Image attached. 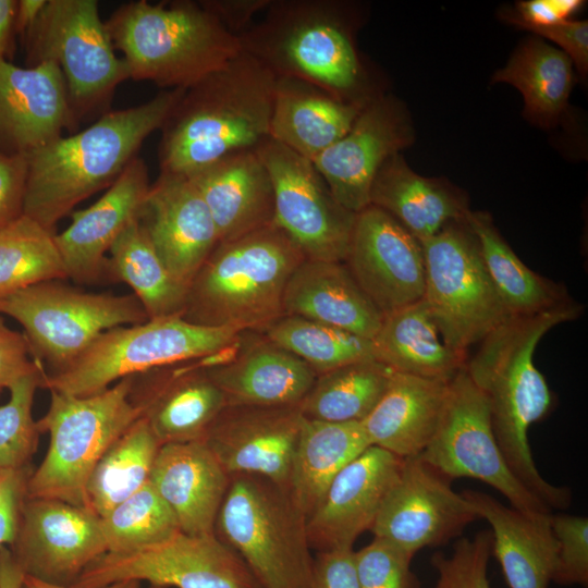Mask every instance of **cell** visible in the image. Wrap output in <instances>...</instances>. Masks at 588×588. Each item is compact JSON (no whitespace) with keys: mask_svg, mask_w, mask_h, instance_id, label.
Returning <instances> with one entry per match:
<instances>
[{"mask_svg":"<svg viewBox=\"0 0 588 588\" xmlns=\"http://www.w3.org/2000/svg\"><path fill=\"white\" fill-rule=\"evenodd\" d=\"M413 555L397 546L378 538L354 550L358 588H421L412 571Z\"/></svg>","mask_w":588,"mask_h":588,"instance_id":"46","label":"cell"},{"mask_svg":"<svg viewBox=\"0 0 588 588\" xmlns=\"http://www.w3.org/2000/svg\"><path fill=\"white\" fill-rule=\"evenodd\" d=\"M413 140L406 107L382 94L364 107L341 139L311 162L335 199L357 213L369 206L370 188L381 166Z\"/></svg>","mask_w":588,"mask_h":588,"instance_id":"19","label":"cell"},{"mask_svg":"<svg viewBox=\"0 0 588 588\" xmlns=\"http://www.w3.org/2000/svg\"><path fill=\"white\" fill-rule=\"evenodd\" d=\"M354 5L339 0H271L238 35L242 51L275 77L315 85L340 100L367 105L383 93L355 44Z\"/></svg>","mask_w":588,"mask_h":588,"instance_id":"4","label":"cell"},{"mask_svg":"<svg viewBox=\"0 0 588 588\" xmlns=\"http://www.w3.org/2000/svg\"><path fill=\"white\" fill-rule=\"evenodd\" d=\"M581 0H527L516 5L519 19L514 22L524 28L542 27L568 21L581 7Z\"/></svg>","mask_w":588,"mask_h":588,"instance_id":"53","label":"cell"},{"mask_svg":"<svg viewBox=\"0 0 588 588\" xmlns=\"http://www.w3.org/2000/svg\"><path fill=\"white\" fill-rule=\"evenodd\" d=\"M47 0H17L15 34L24 37L39 17Z\"/></svg>","mask_w":588,"mask_h":588,"instance_id":"56","label":"cell"},{"mask_svg":"<svg viewBox=\"0 0 588 588\" xmlns=\"http://www.w3.org/2000/svg\"><path fill=\"white\" fill-rule=\"evenodd\" d=\"M46 373L40 371L16 381L9 389L10 400L0 406V471L30 466L40 436L33 418V402Z\"/></svg>","mask_w":588,"mask_h":588,"instance_id":"44","label":"cell"},{"mask_svg":"<svg viewBox=\"0 0 588 588\" xmlns=\"http://www.w3.org/2000/svg\"><path fill=\"white\" fill-rule=\"evenodd\" d=\"M100 524L107 552L111 553L156 544L181 530L174 513L150 481L101 516Z\"/></svg>","mask_w":588,"mask_h":588,"instance_id":"43","label":"cell"},{"mask_svg":"<svg viewBox=\"0 0 588 588\" xmlns=\"http://www.w3.org/2000/svg\"><path fill=\"white\" fill-rule=\"evenodd\" d=\"M240 334L195 324L181 316L112 328L64 369L46 373L41 388L91 395L128 376L217 356L232 347Z\"/></svg>","mask_w":588,"mask_h":588,"instance_id":"9","label":"cell"},{"mask_svg":"<svg viewBox=\"0 0 588 588\" xmlns=\"http://www.w3.org/2000/svg\"><path fill=\"white\" fill-rule=\"evenodd\" d=\"M122 580L163 588H261L238 554L215 532L181 530L135 551L100 555L72 587L98 588Z\"/></svg>","mask_w":588,"mask_h":588,"instance_id":"14","label":"cell"},{"mask_svg":"<svg viewBox=\"0 0 588 588\" xmlns=\"http://www.w3.org/2000/svg\"><path fill=\"white\" fill-rule=\"evenodd\" d=\"M54 234L25 215L0 229V295L66 279Z\"/></svg>","mask_w":588,"mask_h":588,"instance_id":"42","label":"cell"},{"mask_svg":"<svg viewBox=\"0 0 588 588\" xmlns=\"http://www.w3.org/2000/svg\"><path fill=\"white\" fill-rule=\"evenodd\" d=\"M492 532L485 529L473 538L456 540L451 554L436 552L430 563L438 574L433 588H490L488 564Z\"/></svg>","mask_w":588,"mask_h":588,"instance_id":"45","label":"cell"},{"mask_svg":"<svg viewBox=\"0 0 588 588\" xmlns=\"http://www.w3.org/2000/svg\"><path fill=\"white\" fill-rule=\"evenodd\" d=\"M449 381L393 371L383 395L360 421L370 445L401 458L421 454L439 427Z\"/></svg>","mask_w":588,"mask_h":588,"instance_id":"30","label":"cell"},{"mask_svg":"<svg viewBox=\"0 0 588 588\" xmlns=\"http://www.w3.org/2000/svg\"><path fill=\"white\" fill-rule=\"evenodd\" d=\"M109 253L107 269L133 290L149 319L182 315L187 286L167 269L139 217L126 225Z\"/></svg>","mask_w":588,"mask_h":588,"instance_id":"38","label":"cell"},{"mask_svg":"<svg viewBox=\"0 0 588 588\" xmlns=\"http://www.w3.org/2000/svg\"><path fill=\"white\" fill-rule=\"evenodd\" d=\"M149 588H163V587L150 586Z\"/></svg>","mask_w":588,"mask_h":588,"instance_id":"59","label":"cell"},{"mask_svg":"<svg viewBox=\"0 0 588 588\" xmlns=\"http://www.w3.org/2000/svg\"><path fill=\"white\" fill-rule=\"evenodd\" d=\"M257 151L273 185V222L307 259L344 261L356 213L335 199L310 160L271 138Z\"/></svg>","mask_w":588,"mask_h":588,"instance_id":"15","label":"cell"},{"mask_svg":"<svg viewBox=\"0 0 588 588\" xmlns=\"http://www.w3.org/2000/svg\"><path fill=\"white\" fill-rule=\"evenodd\" d=\"M185 176L207 204L219 242L273 223V185L257 147L225 155Z\"/></svg>","mask_w":588,"mask_h":588,"instance_id":"27","label":"cell"},{"mask_svg":"<svg viewBox=\"0 0 588 588\" xmlns=\"http://www.w3.org/2000/svg\"><path fill=\"white\" fill-rule=\"evenodd\" d=\"M310 588H358L354 549L317 552Z\"/></svg>","mask_w":588,"mask_h":588,"instance_id":"51","label":"cell"},{"mask_svg":"<svg viewBox=\"0 0 588 588\" xmlns=\"http://www.w3.org/2000/svg\"><path fill=\"white\" fill-rule=\"evenodd\" d=\"M9 549L26 576L73 586L82 572L107 552V544L100 517L88 507L26 497Z\"/></svg>","mask_w":588,"mask_h":588,"instance_id":"17","label":"cell"},{"mask_svg":"<svg viewBox=\"0 0 588 588\" xmlns=\"http://www.w3.org/2000/svg\"><path fill=\"white\" fill-rule=\"evenodd\" d=\"M184 90L163 89L145 103L109 110L88 127L28 154L24 215L54 232L76 205L114 183Z\"/></svg>","mask_w":588,"mask_h":588,"instance_id":"2","label":"cell"},{"mask_svg":"<svg viewBox=\"0 0 588 588\" xmlns=\"http://www.w3.org/2000/svg\"><path fill=\"white\" fill-rule=\"evenodd\" d=\"M22 588H74V587L52 585V584H48L46 581L25 575ZM98 588H140V581L122 580V581H117L110 585L101 586Z\"/></svg>","mask_w":588,"mask_h":588,"instance_id":"58","label":"cell"},{"mask_svg":"<svg viewBox=\"0 0 588 588\" xmlns=\"http://www.w3.org/2000/svg\"><path fill=\"white\" fill-rule=\"evenodd\" d=\"M369 205L391 215L419 242L463 220L469 210L461 191L417 174L401 154L390 157L377 172Z\"/></svg>","mask_w":588,"mask_h":588,"instance_id":"33","label":"cell"},{"mask_svg":"<svg viewBox=\"0 0 588 588\" xmlns=\"http://www.w3.org/2000/svg\"><path fill=\"white\" fill-rule=\"evenodd\" d=\"M231 477L203 441L160 446L149 481L189 535L215 532Z\"/></svg>","mask_w":588,"mask_h":588,"instance_id":"28","label":"cell"},{"mask_svg":"<svg viewBox=\"0 0 588 588\" xmlns=\"http://www.w3.org/2000/svg\"><path fill=\"white\" fill-rule=\"evenodd\" d=\"M130 399L161 445L203 441L228 405L204 359L133 375Z\"/></svg>","mask_w":588,"mask_h":588,"instance_id":"22","label":"cell"},{"mask_svg":"<svg viewBox=\"0 0 588 588\" xmlns=\"http://www.w3.org/2000/svg\"><path fill=\"white\" fill-rule=\"evenodd\" d=\"M139 220L167 269L186 286L219 243L210 210L185 175L159 173Z\"/></svg>","mask_w":588,"mask_h":588,"instance_id":"24","label":"cell"},{"mask_svg":"<svg viewBox=\"0 0 588 588\" xmlns=\"http://www.w3.org/2000/svg\"><path fill=\"white\" fill-rule=\"evenodd\" d=\"M491 526L492 552L509 588H549L556 566L550 515L531 517L476 490L462 492Z\"/></svg>","mask_w":588,"mask_h":588,"instance_id":"31","label":"cell"},{"mask_svg":"<svg viewBox=\"0 0 588 588\" xmlns=\"http://www.w3.org/2000/svg\"><path fill=\"white\" fill-rule=\"evenodd\" d=\"M452 481L420 454L404 458L370 530L373 537L413 556L458 537L479 517L463 493L453 490Z\"/></svg>","mask_w":588,"mask_h":588,"instance_id":"16","label":"cell"},{"mask_svg":"<svg viewBox=\"0 0 588 588\" xmlns=\"http://www.w3.org/2000/svg\"><path fill=\"white\" fill-rule=\"evenodd\" d=\"M23 39L27 66L52 61L61 70L76 126L108 112L115 89L130 78L96 0H47Z\"/></svg>","mask_w":588,"mask_h":588,"instance_id":"10","label":"cell"},{"mask_svg":"<svg viewBox=\"0 0 588 588\" xmlns=\"http://www.w3.org/2000/svg\"><path fill=\"white\" fill-rule=\"evenodd\" d=\"M161 444L144 417L103 453L86 483V506L99 517L149 481Z\"/></svg>","mask_w":588,"mask_h":588,"instance_id":"39","label":"cell"},{"mask_svg":"<svg viewBox=\"0 0 588 588\" xmlns=\"http://www.w3.org/2000/svg\"><path fill=\"white\" fill-rule=\"evenodd\" d=\"M24 572L21 569L11 550L0 547V588H22Z\"/></svg>","mask_w":588,"mask_h":588,"instance_id":"57","label":"cell"},{"mask_svg":"<svg viewBox=\"0 0 588 588\" xmlns=\"http://www.w3.org/2000/svg\"><path fill=\"white\" fill-rule=\"evenodd\" d=\"M393 370L371 359L318 373L299 403L305 418L331 422L363 421L377 405Z\"/></svg>","mask_w":588,"mask_h":588,"instance_id":"40","label":"cell"},{"mask_svg":"<svg viewBox=\"0 0 588 588\" xmlns=\"http://www.w3.org/2000/svg\"><path fill=\"white\" fill-rule=\"evenodd\" d=\"M548 38L563 49L575 64L580 75L588 71V23L587 21H564L559 24L526 28Z\"/></svg>","mask_w":588,"mask_h":588,"instance_id":"52","label":"cell"},{"mask_svg":"<svg viewBox=\"0 0 588 588\" xmlns=\"http://www.w3.org/2000/svg\"><path fill=\"white\" fill-rule=\"evenodd\" d=\"M550 527L556 541L553 583L588 586V518L551 514Z\"/></svg>","mask_w":588,"mask_h":588,"instance_id":"47","label":"cell"},{"mask_svg":"<svg viewBox=\"0 0 588 588\" xmlns=\"http://www.w3.org/2000/svg\"><path fill=\"white\" fill-rule=\"evenodd\" d=\"M148 168L135 157L91 206L71 212L54 241L66 278L90 283L107 268L106 254L126 225L138 218L150 188Z\"/></svg>","mask_w":588,"mask_h":588,"instance_id":"26","label":"cell"},{"mask_svg":"<svg viewBox=\"0 0 588 588\" xmlns=\"http://www.w3.org/2000/svg\"><path fill=\"white\" fill-rule=\"evenodd\" d=\"M492 82L516 87L524 98V114L539 125L550 126L567 106L573 63L562 50L529 38L493 74Z\"/></svg>","mask_w":588,"mask_h":588,"instance_id":"37","label":"cell"},{"mask_svg":"<svg viewBox=\"0 0 588 588\" xmlns=\"http://www.w3.org/2000/svg\"><path fill=\"white\" fill-rule=\"evenodd\" d=\"M420 455L452 480L471 478L489 485L528 516L552 514L507 466L492 431L488 401L465 366L449 381L439 427Z\"/></svg>","mask_w":588,"mask_h":588,"instance_id":"13","label":"cell"},{"mask_svg":"<svg viewBox=\"0 0 588 588\" xmlns=\"http://www.w3.org/2000/svg\"><path fill=\"white\" fill-rule=\"evenodd\" d=\"M403 460L370 445L351 461L306 518L311 550L353 549L356 539L371 530Z\"/></svg>","mask_w":588,"mask_h":588,"instance_id":"21","label":"cell"},{"mask_svg":"<svg viewBox=\"0 0 588 588\" xmlns=\"http://www.w3.org/2000/svg\"><path fill=\"white\" fill-rule=\"evenodd\" d=\"M370 443L360 421L305 418L294 450L287 490L307 518L334 477Z\"/></svg>","mask_w":588,"mask_h":588,"instance_id":"35","label":"cell"},{"mask_svg":"<svg viewBox=\"0 0 588 588\" xmlns=\"http://www.w3.org/2000/svg\"><path fill=\"white\" fill-rule=\"evenodd\" d=\"M305 259L274 222L219 242L191 280L181 317L205 327L260 331L283 315L285 286Z\"/></svg>","mask_w":588,"mask_h":588,"instance_id":"5","label":"cell"},{"mask_svg":"<svg viewBox=\"0 0 588 588\" xmlns=\"http://www.w3.org/2000/svg\"><path fill=\"white\" fill-rule=\"evenodd\" d=\"M215 534L261 588H310L314 556L306 517L286 488L259 476L233 475Z\"/></svg>","mask_w":588,"mask_h":588,"instance_id":"7","label":"cell"},{"mask_svg":"<svg viewBox=\"0 0 588 588\" xmlns=\"http://www.w3.org/2000/svg\"><path fill=\"white\" fill-rule=\"evenodd\" d=\"M277 77L241 51L184 90L161 130L160 173L188 175L269 138Z\"/></svg>","mask_w":588,"mask_h":588,"instance_id":"3","label":"cell"},{"mask_svg":"<svg viewBox=\"0 0 588 588\" xmlns=\"http://www.w3.org/2000/svg\"><path fill=\"white\" fill-rule=\"evenodd\" d=\"M27 156L0 150V229L24 215Z\"/></svg>","mask_w":588,"mask_h":588,"instance_id":"49","label":"cell"},{"mask_svg":"<svg viewBox=\"0 0 588 588\" xmlns=\"http://www.w3.org/2000/svg\"><path fill=\"white\" fill-rule=\"evenodd\" d=\"M343 262L383 316L422 298L425 262L420 242L376 206L356 213Z\"/></svg>","mask_w":588,"mask_h":588,"instance_id":"18","label":"cell"},{"mask_svg":"<svg viewBox=\"0 0 588 588\" xmlns=\"http://www.w3.org/2000/svg\"><path fill=\"white\" fill-rule=\"evenodd\" d=\"M132 376L87 396L50 391V404L37 420L50 443L27 482V498L57 499L86 506V483L108 448L140 417L130 399ZM87 507V506H86Z\"/></svg>","mask_w":588,"mask_h":588,"instance_id":"8","label":"cell"},{"mask_svg":"<svg viewBox=\"0 0 588 588\" xmlns=\"http://www.w3.org/2000/svg\"><path fill=\"white\" fill-rule=\"evenodd\" d=\"M17 0H0V57L9 60L14 51Z\"/></svg>","mask_w":588,"mask_h":588,"instance_id":"55","label":"cell"},{"mask_svg":"<svg viewBox=\"0 0 588 588\" xmlns=\"http://www.w3.org/2000/svg\"><path fill=\"white\" fill-rule=\"evenodd\" d=\"M464 220L477 240L485 268L509 316H532L573 301L564 285L540 275L520 260L488 212L469 209Z\"/></svg>","mask_w":588,"mask_h":588,"instance_id":"36","label":"cell"},{"mask_svg":"<svg viewBox=\"0 0 588 588\" xmlns=\"http://www.w3.org/2000/svg\"><path fill=\"white\" fill-rule=\"evenodd\" d=\"M304 419L299 405H226L203 442L230 476H259L287 489Z\"/></svg>","mask_w":588,"mask_h":588,"instance_id":"20","label":"cell"},{"mask_svg":"<svg viewBox=\"0 0 588 588\" xmlns=\"http://www.w3.org/2000/svg\"><path fill=\"white\" fill-rule=\"evenodd\" d=\"M32 465L0 471V547L11 546L15 540L21 509L27 493Z\"/></svg>","mask_w":588,"mask_h":588,"instance_id":"50","label":"cell"},{"mask_svg":"<svg viewBox=\"0 0 588 588\" xmlns=\"http://www.w3.org/2000/svg\"><path fill=\"white\" fill-rule=\"evenodd\" d=\"M420 244L425 262L422 301L443 342L468 358L469 347L510 316L464 219Z\"/></svg>","mask_w":588,"mask_h":588,"instance_id":"12","label":"cell"},{"mask_svg":"<svg viewBox=\"0 0 588 588\" xmlns=\"http://www.w3.org/2000/svg\"><path fill=\"white\" fill-rule=\"evenodd\" d=\"M228 405H299L317 373L293 353L258 331H243L221 354L205 358Z\"/></svg>","mask_w":588,"mask_h":588,"instance_id":"23","label":"cell"},{"mask_svg":"<svg viewBox=\"0 0 588 588\" xmlns=\"http://www.w3.org/2000/svg\"><path fill=\"white\" fill-rule=\"evenodd\" d=\"M64 77L52 61L17 66L0 57V150L28 155L74 131Z\"/></svg>","mask_w":588,"mask_h":588,"instance_id":"25","label":"cell"},{"mask_svg":"<svg viewBox=\"0 0 588 588\" xmlns=\"http://www.w3.org/2000/svg\"><path fill=\"white\" fill-rule=\"evenodd\" d=\"M583 305L574 299L532 316H510L478 344L465 369L485 394L491 427L514 476L551 510L572 501L567 487L548 482L535 465L528 441L530 426L548 415L552 393L534 363L535 350L553 327L577 319Z\"/></svg>","mask_w":588,"mask_h":588,"instance_id":"1","label":"cell"},{"mask_svg":"<svg viewBox=\"0 0 588 588\" xmlns=\"http://www.w3.org/2000/svg\"><path fill=\"white\" fill-rule=\"evenodd\" d=\"M105 23L130 78L163 89H187L242 51L238 36L200 1H131Z\"/></svg>","mask_w":588,"mask_h":588,"instance_id":"6","label":"cell"},{"mask_svg":"<svg viewBox=\"0 0 588 588\" xmlns=\"http://www.w3.org/2000/svg\"><path fill=\"white\" fill-rule=\"evenodd\" d=\"M0 314L24 328L35 357L50 366L49 373L69 366L101 333L149 320L134 294L88 293L61 280L0 295Z\"/></svg>","mask_w":588,"mask_h":588,"instance_id":"11","label":"cell"},{"mask_svg":"<svg viewBox=\"0 0 588 588\" xmlns=\"http://www.w3.org/2000/svg\"><path fill=\"white\" fill-rule=\"evenodd\" d=\"M221 24L238 36L253 23L254 16L265 12L271 0H200Z\"/></svg>","mask_w":588,"mask_h":588,"instance_id":"54","label":"cell"},{"mask_svg":"<svg viewBox=\"0 0 588 588\" xmlns=\"http://www.w3.org/2000/svg\"><path fill=\"white\" fill-rule=\"evenodd\" d=\"M45 371L24 333L10 329L0 317V395L20 379Z\"/></svg>","mask_w":588,"mask_h":588,"instance_id":"48","label":"cell"},{"mask_svg":"<svg viewBox=\"0 0 588 588\" xmlns=\"http://www.w3.org/2000/svg\"><path fill=\"white\" fill-rule=\"evenodd\" d=\"M258 332L299 357L317 375L375 359L371 340L299 316L282 315Z\"/></svg>","mask_w":588,"mask_h":588,"instance_id":"41","label":"cell"},{"mask_svg":"<svg viewBox=\"0 0 588 588\" xmlns=\"http://www.w3.org/2000/svg\"><path fill=\"white\" fill-rule=\"evenodd\" d=\"M283 315L299 316L371 340L383 315L343 261L305 259L284 290Z\"/></svg>","mask_w":588,"mask_h":588,"instance_id":"29","label":"cell"},{"mask_svg":"<svg viewBox=\"0 0 588 588\" xmlns=\"http://www.w3.org/2000/svg\"><path fill=\"white\" fill-rule=\"evenodd\" d=\"M365 106L303 81L277 77L269 138L314 161L351 130Z\"/></svg>","mask_w":588,"mask_h":588,"instance_id":"32","label":"cell"},{"mask_svg":"<svg viewBox=\"0 0 588 588\" xmlns=\"http://www.w3.org/2000/svg\"><path fill=\"white\" fill-rule=\"evenodd\" d=\"M371 342L376 360L417 377L451 380L467 359L443 342L422 298L383 316Z\"/></svg>","mask_w":588,"mask_h":588,"instance_id":"34","label":"cell"}]
</instances>
